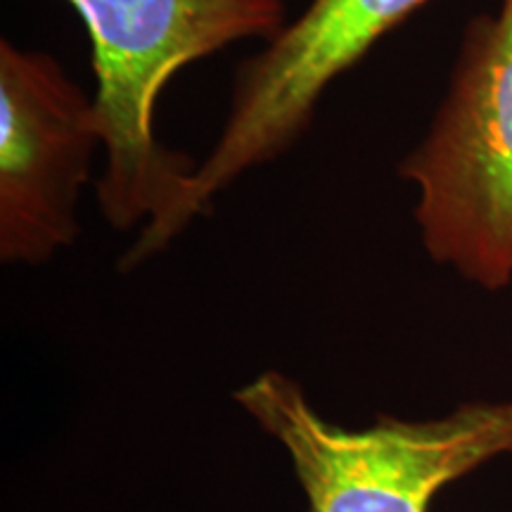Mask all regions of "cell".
Returning <instances> with one entry per match:
<instances>
[{"instance_id":"6da1fadb","label":"cell","mask_w":512,"mask_h":512,"mask_svg":"<svg viewBox=\"0 0 512 512\" xmlns=\"http://www.w3.org/2000/svg\"><path fill=\"white\" fill-rule=\"evenodd\" d=\"M91 36L95 112L105 169L95 181L102 219L140 228L119 259L133 271L166 249V230L197 164L155 133L157 102L188 67L242 41L268 43L290 22L285 0H64Z\"/></svg>"},{"instance_id":"7a4b0ae2","label":"cell","mask_w":512,"mask_h":512,"mask_svg":"<svg viewBox=\"0 0 512 512\" xmlns=\"http://www.w3.org/2000/svg\"><path fill=\"white\" fill-rule=\"evenodd\" d=\"M235 403L283 446L309 512H430L446 486L512 456V399L465 401L422 420L377 415L349 430L323 418L297 380L266 370Z\"/></svg>"},{"instance_id":"3957f363","label":"cell","mask_w":512,"mask_h":512,"mask_svg":"<svg viewBox=\"0 0 512 512\" xmlns=\"http://www.w3.org/2000/svg\"><path fill=\"white\" fill-rule=\"evenodd\" d=\"M399 176L425 252L467 283H512V0L465 29L451 83Z\"/></svg>"},{"instance_id":"277c9868","label":"cell","mask_w":512,"mask_h":512,"mask_svg":"<svg viewBox=\"0 0 512 512\" xmlns=\"http://www.w3.org/2000/svg\"><path fill=\"white\" fill-rule=\"evenodd\" d=\"M427 0H311L302 15L235 69L228 117L192 171L166 245L249 171L283 157L309 131L320 100Z\"/></svg>"},{"instance_id":"5b68a950","label":"cell","mask_w":512,"mask_h":512,"mask_svg":"<svg viewBox=\"0 0 512 512\" xmlns=\"http://www.w3.org/2000/svg\"><path fill=\"white\" fill-rule=\"evenodd\" d=\"M102 150L95 98L50 53L0 41V261L43 266L79 238Z\"/></svg>"}]
</instances>
